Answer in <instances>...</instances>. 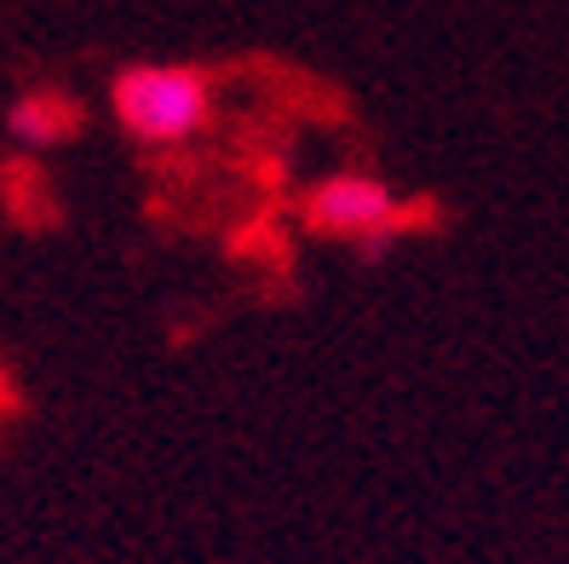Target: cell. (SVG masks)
Returning a JSON list of instances; mask_svg holds the SVG:
<instances>
[{
    "instance_id": "obj_1",
    "label": "cell",
    "mask_w": 569,
    "mask_h": 564,
    "mask_svg": "<svg viewBox=\"0 0 569 564\" xmlns=\"http://www.w3.org/2000/svg\"><path fill=\"white\" fill-rule=\"evenodd\" d=\"M110 110L139 145H184L213 116V81L190 63H132L110 87Z\"/></svg>"
},
{
    "instance_id": "obj_2",
    "label": "cell",
    "mask_w": 569,
    "mask_h": 564,
    "mask_svg": "<svg viewBox=\"0 0 569 564\" xmlns=\"http://www.w3.org/2000/svg\"><path fill=\"white\" fill-rule=\"evenodd\" d=\"M306 219L322 237H351V243L380 248L391 230H403V202L368 174H333L306 196Z\"/></svg>"
},
{
    "instance_id": "obj_3",
    "label": "cell",
    "mask_w": 569,
    "mask_h": 564,
    "mask_svg": "<svg viewBox=\"0 0 569 564\" xmlns=\"http://www.w3.org/2000/svg\"><path fill=\"white\" fill-rule=\"evenodd\" d=\"M76 127H81V105L52 92V87H36V92L12 98V110H7V132L29 150H52L63 139H76Z\"/></svg>"
}]
</instances>
